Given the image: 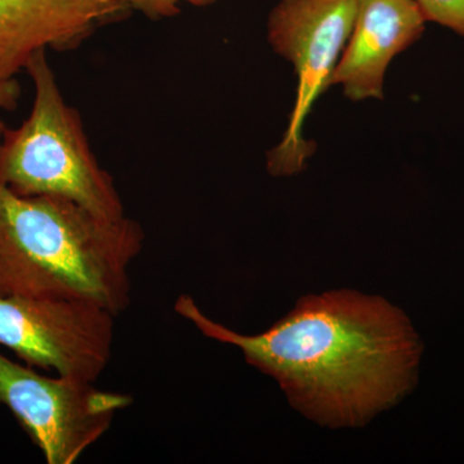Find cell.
I'll return each mask as SVG.
<instances>
[{
  "instance_id": "cell-1",
  "label": "cell",
  "mask_w": 464,
  "mask_h": 464,
  "mask_svg": "<svg viewBox=\"0 0 464 464\" xmlns=\"http://www.w3.org/2000/svg\"><path fill=\"white\" fill-rule=\"evenodd\" d=\"M174 311L201 334L239 348L270 375L290 404L329 429L364 426L414 389L422 342L400 308L378 295L333 290L299 299L259 334L246 335L208 317L188 295Z\"/></svg>"
},
{
  "instance_id": "cell-9",
  "label": "cell",
  "mask_w": 464,
  "mask_h": 464,
  "mask_svg": "<svg viewBox=\"0 0 464 464\" xmlns=\"http://www.w3.org/2000/svg\"><path fill=\"white\" fill-rule=\"evenodd\" d=\"M427 23L438 24L464 38V0H413Z\"/></svg>"
},
{
  "instance_id": "cell-5",
  "label": "cell",
  "mask_w": 464,
  "mask_h": 464,
  "mask_svg": "<svg viewBox=\"0 0 464 464\" xmlns=\"http://www.w3.org/2000/svg\"><path fill=\"white\" fill-rule=\"evenodd\" d=\"M132 402L128 393L63 375L47 377L0 353V404L14 414L48 464H74Z\"/></svg>"
},
{
  "instance_id": "cell-11",
  "label": "cell",
  "mask_w": 464,
  "mask_h": 464,
  "mask_svg": "<svg viewBox=\"0 0 464 464\" xmlns=\"http://www.w3.org/2000/svg\"><path fill=\"white\" fill-rule=\"evenodd\" d=\"M21 99V85L18 83L17 79H8V81H0V111L2 110L17 109L18 101ZM5 125L0 119V139H2L3 132H5Z\"/></svg>"
},
{
  "instance_id": "cell-2",
  "label": "cell",
  "mask_w": 464,
  "mask_h": 464,
  "mask_svg": "<svg viewBox=\"0 0 464 464\" xmlns=\"http://www.w3.org/2000/svg\"><path fill=\"white\" fill-rule=\"evenodd\" d=\"M145 246L130 217L74 201L21 197L0 183V295L90 302L115 316L130 304V266Z\"/></svg>"
},
{
  "instance_id": "cell-6",
  "label": "cell",
  "mask_w": 464,
  "mask_h": 464,
  "mask_svg": "<svg viewBox=\"0 0 464 464\" xmlns=\"http://www.w3.org/2000/svg\"><path fill=\"white\" fill-rule=\"evenodd\" d=\"M115 317L90 302L0 295V346L33 368L96 383L111 360Z\"/></svg>"
},
{
  "instance_id": "cell-3",
  "label": "cell",
  "mask_w": 464,
  "mask_h": 464,
  "mask_svg": "<svg viewBox=\"0 0 464 464\" xmlns=\"http://www.w3.org/2000/svg\"><path fill=\"white\" fill-rule=\"evenodd\" d=\"M35 90L32 112L0 139V183L21 197L74 201L105 219L124 218L114 179L92 151L83 121L67 105L42 50L27 63Z\"/></svg>"
},
{
  "instance_id": "cell-4",
  "label": "cell",
  "mask_w": 464,
  "mask_h": 464,
  "mask_svg": "<svg viewBox=\"0 0 464 464\" xmlns=\"http://www.w3.org/2000/svg\"><path fill=\"white\" fill-rule=\"evenodd\" d=\"M357 0H280L271 11L267 38L297 75V93L283 140L268 151L275 177L301 172L315 151L304 137V124L316 100L332 87L335 67L355 21Z\"/></svg>"
},
{
  "instance_id": "cell-8",
  "label": "cell",
  "mask_w": 464,
  "mask_h": 464,
  "mask_svg": "<svg viewBox=\"0 0 464 464\" xmlns=\"http://www.w3.org/2000/svg\"><path fill=\"white\" fill-rule=\"evenodd\" d=\"M427 20L413 0H357L353 32L332 78L351 101L383 99L391 61L422 38Z\"/></svg>"
},
{
  "instance_id": "cell-7",
  "label": "cell",
  "mask_w": 464,
  "mask_h": 464,
  "mask_svg": "<svg viewBox=\"0 0 464 464\" xmlns=\"http://www.w3.org/2000/svg\"><path fill=\"white\" fill-rule=\"evenodd\" d=\"M130 11L121 0H0V81L42 50L70 51Z\"/></svg>"
},
{
  "instance_id": "cell-10",
  "label": "cell",
  "mask_w": 464,
  "mask_h": 464,
  "mask_svg": "<svg viewBox=\"0 0 464 464\" xmlns=\"http://www.w3.org/2000/svg\"><path fill=\"white\" fill-rule=\"evenodd\" d=\"M128 8L136 9L152 20L173 17L179 14L181 3H188L195 7H207L217 0H121Z\"/></svg>"
}]
</instances>
